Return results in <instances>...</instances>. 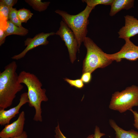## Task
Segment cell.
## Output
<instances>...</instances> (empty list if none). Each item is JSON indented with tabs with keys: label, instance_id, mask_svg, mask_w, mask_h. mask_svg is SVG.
I'll list each match as a JSON object with an SVG mask.
<instances>
[{
	"label": "cell",
	"instance_id": "cell-12",
	"mask_svg": "<svg viewBox=\"0 0 138 138\" xmlns=\"http://www.w3.org/2000/svg\"><path fill=\"white\" fill-rule=\"evenodd\" d=\"M109 123L115 131V138H138V132L134 130L126 131L120 127L113 120L110 119Z\"/></svg>",
	"mask_w": 138,
	"mask_h": 138
},
{
	"label": "cell",
	"instance_id": "cell-21",
	"mask_svg": "<svg viewBox=\"0 0 138 138\" xmlns=\"http://www.w3.org/2000/svg\"><path fill=\"white\" fill-rule=\"evenodd\" d=\"M55 135L54 136L55 138H67L62 133L61 131L58 123L57 125L55 128ZM94 134L89 135L86 138H94Z\"/></svg>",
	"mask_w": 138,
	"mask_h": 138
},
{
	"label": "cell",
	"instance_id": "cell-2",
	"mask_svg": "<svg viewBox=\"0 0 138 138\" xmlns=\"http://www.w3.org/2000/svg\"><path fill=\"white\" fill-rule=\"evenodd\" d=\"M18 79L19 83L24 84L27 87L29 105L35 109L33 120L42 122L41 103L42 101L48 100L45 94L46 89L42 88V83L37 76L32 73L22 71L18 75Z\"/></svg>",
	"mask_w": 138,
	"mask_h": 138
},
{
	"label": "cell",
	"instance_id": "cell-17",
	"mask_svg": "<svg viewBox=\"0 0 138 138\" xmlns=\"http://www.w3.org/2000/svg\"><path fill=\"white\" fill-rule=\"evenodd\" d=\"M17 14L18 19L21 23H27L33 15L30 10L24 8L17 10Z\"/></svg>",
	"mask_w": 138,
	"mask_h": 138
},
{
	"label": "cell",
	"instance_id": "cell-9",
	"mask_svg": "<svg viewBox=\"0 0 138 138\" xmlns=\"http://www.w3.org/2000/svg\"><path fill=\"white\" fill-rule=\"evenodd\" d=\"M25 113L22 111L18 119L10 124L5 125L0 132L1 138H14L21 135L23 132L25 120Z\"/></svg>",
	"mask_w": 138,
	"mask_h": 138
},
{
	"label": "cell",
	"instance_id": "cell-4",
	"mask_svg": "<svg viewBox=\"0 0 138 138\" xmlns=\"http://www.w3.org/2000/svg\"><path fill=\"white\" fill-rule=\"evenodd\" d=\"M83 42L87 49V53L83 61L82 73H91L97 68L107 66L113 61L90 38L87 37Z\"/></svg>",
	"mask_w": 138,
	"mask_h": 138
},
{
	"label": "cell",
	"instance_id": "cell-20",
	"mask_svg": "<svg viewBox=\"0 0 138 138\" xmlns=\"http://www.w3.org/2000/svg\"><path fill=\"white\" fill-rule=\"evenodd\" d=\"M64 79L71 86L77 88H82L84 86V83L80 79L73 80L66 77L64 78Z\"/></svg>",
	"mask_w": 138,
	"mask_h": 138
},
{
	"label": "cell",
	"instance_id": "cell-8",
	"mask_svg": "<svg viewBox=\"0 0 138 138\" xmlns=\"http://www.w3.org/2000/svg\"><path fill=\"white\" fill-rule=\"evenodd\" d=\"M55 34V33L53 32L48 33L42 32L37 34L33 38H27L24 41L26 48L20 53L14 55L11 58L16 60L20 59L24 57L30 50L40 45H47L49 43L47 40L48 37Z\"/></svg>",
	"mask_w": 138,
	"mask_h": 138
},
{
	"label": "cell",
	"instance_id": "cell-19",
	"mask_svg": "<svg viewBox=\"0 0 138 138\" xmlns=\"http://www.w3.org/2000/svg\"><path fill=\"white\" fill-rule=\"evenodd\" d=\"M17 11L16 8H12L9 9V19L16 26L21 27H22L21 23L19 20L17 15Z\"/></svg>",
	"mask_w": 138,
	"mask_h": 138
},
{
	"label": "cell",
	"instance_id": "cell-18",
	"mask_svg": "<svg viewBox=\"0 0 138 138\" xmlns=\"http://www.w3.org/2000/svg\"><path fill=\"white\" fill-rule=\"evenodd\" d=\"M114 0H82V1L87 4V5L94 8L95 7L98 5L111 6Z\"/></svg>",
	"mask_w": 138,
	"mask_h": 138
},
{
	"label": "cell",
	"instance_id": "cell-7",
	"mask_svg": "<svg viewBox=\"0 0 138 138\" xmlns=\"http://www.w3.org/2000/svg\"><path fill=\"white\" fill-rule=\"evenodd\" d=\"M125 43L119 52L109 54L106 53V56L113 61L120 62L123 59L130 61H135L138 59V46L135 45L130 39L124 40Z\"/></svg>",
	"mask_w": 138,
	"mask_h": 138
},
{
	"label": "cell",
	"instance_id": "cell-3",
	"mask_svg": "<svg viewBox=\"0 0 138 138\" xmlns=\"http://www.w3.org/2000/svg\"><path fill=\"white\" fill-rule=\"evenodd\" d=\"M94 9L87 5L84 10L75 15H71L59 9L55 11L61 17L62 20L74 33L78 42L79 51L82 43L87 37V26L89 24L88 18Z\"/></svg>",
	"mask_w": 138,
	"mask_h": 138
},
{
	"label": "cell",
	"instance_id": "cell-14",
	"mask_svg": "<svg viewBox=\"0 0 138 138\" xmlns=\"http://www.w3.org/2000/svg\"><path fill=\"white\" fill-rule=\"evenodd\" d=\"M5 31L6 36L12 34L25 36L28 34L29 31L22 26L20 27L16 26L8 20L7 21L6 27Z\"/></svg>",
	"mask_w": 138,
	"mask_h": 138
},
{
	"label": "cell",
	"instance_id": "cell-25",
	"mask_svg": "<svg viewBox=\"0 0 138 138\" xmlns=\"http://www.w3.org/2000/svg\"><path fill=\"white\" fill-rule=\"evenodd\" d=\"M94 138H100L105 135V134L100 132L99 128L96 126L95 129Z\"/></svg>",
	"mask_w": 138,
	"mask_h": 138
},
{
	"label": "cell",
	"instance_id": "cell-13",
	"mask_svg": "<svg viewBox=\"0 0 138 138\" xmlns=\"http://www.w3.org/2000/svg\"><path fill=\"white\" fill-rule=\"evenodd\" d=\"M134 2V0H114L111 6L110 16H114L122 9L128 10L133 7Z\"/></svg>",
	"mask_w": 138,
	"mask_h": 138
},
{
	"label": "cell",
	"instance_id": "cell-5",
	"mask_svg": "<svg viewBox=\"0 0 138 138\" xmlns=\"http://www.w3.org/2000/svg\"><path fill=\"white\" fill-rule=\"evenodd\" d=\"M138 106V86L133 85L112 94L109 106L111 110L125 112Z\"/></svg>",
	"mask_w": 138,
	"mask_h": 138
},
{
	"label": "cell",
	"instance_id": "cell-15",
	"mask_svg": "<svg viewBox=\"0 0 138 138\" xmlns=\"http://www.w3.org/2000/svg\"><path fill=\"white\" fill-rule=\"evenodd\" d=\"M25 1L33 9L39 12L45 10L50 3L49 1L42 2L41 0H26Z\"/></svg>",
	"mask_w": 138,
	"mask_h": 138
},
{
	"label": "cell",
	"instance_id": "cell-10",
	"mask_svg": "<svg viewBox=\"0 0 138 138\" xmlns=\"http://www.w3.org/2000/svg\"><path fill=\"white\" fill-rule=\"evenodd\" d=\"M27 92L22 93L20 96L19 101L15 107L9 110L0 109V124L2 126L9 124L10 120L19 113V110L24 105L29 102Z\"/></svg>",
	"mask_w": 138,
	"mask_h": 138
},
{
	"label": "cell",
	"instance_id": "cell-27",
	"mask_svg": "<svg viewBox=\"0 0 138 138\" xmlns=\"http://www.w3.org/2000/svg\"><path fill=\"white\" fill-rule=\"evenodd\" d=\"M14 138H28L26 132L24 131L23 133L20 136Z\"/></svg>",
	"mask_w": 138,
	"mask_h": 138
},
{
	"label": "cell",
	"instance_id": "cell-23",
	"mask_svg": "<svg viewBox=\"0 0 138 138\" xmlns=\"http://www.w3.org/2000/svg\"><path fill=\"white\" fill-rule=\"evenodd\" d=\"M17 0H1L0 4L6 6L10 9L13 8V6L17 3Z\"/></svg>",
	"mask_w": 138,
	"mask_h": 138
},
{
	"label": "cell",
	"instance_id": "cell-24",
	"mask_svg": "<svg viewBox=\"0 0 138 138\" xmlns=\"http://www.w3.org/2000/svg\"><path fill=\"white\" fill-rule=\"evenodd\" d=\"M132 113L134 117V127L138 130V113L136 111L133 110L132 109L129 110Z\"/></svg>",
	"mask_w": 138,
	"mask_h": 138
},
{
	"label": "cell",
	"instance_id": "cell-16",
	"mask_svg": "<svg viewBox=\"0 0 138 138\" xmlns=\"http://www.w3.org/2000/svg\"><path fill=\"white\" fill-rule=\"evenodd\" d=\"M9 9L6 6L0 4V27L5 29L9 19Z\"/></svg>",
	"mask_w": 138,
	"mask_h": 138
},
{
	"label": "cell",
	"instance_id": "cell-6",
	"mask_svg": "<svg viewBox=\"0 0 138 138\" xmlns=\"http://www.w3.org/2000/svg\"><path fill=\"white\" fill-rule=\"evenodd\" d=\"M55 34L59 35L67 47L71 62L73 63L76 59V54L79 51L78 43L74 33L63 20Z\"/></svg>",
	"mask_w": 138,
	"mask_h": 138
},
{
	"label": "cell",
	"instance_id": "cell-11",
	"mask_svg": "<svg viewBox=\"0 0 138 138\" xmlns=\"http://www.w3.org/2000/svg\"><path fill=\"white\" fill-rule=\"evenodd\" d=\"M124 17L125 25L120 29L118 33L119 38L125 40L138 34V19L133 16L129 15Z\"/></svg>",
	"mask_w": 138,
	"mask_h": 138
},
{
	"label": "cell",
	"instance_id": "cell-26",
	"mask_svg": "<svg viewBox=\"0 0 138 138\" xmlns=\"http://www.w3.org/2000/svg\"><path fill=\"white\" fill-rule=\"evenodd\" d=\"M6 37L5 30L0 28V46H1L5 42Z\"/></svg>",
	"mask_w": 138,
	"mask_h": 138
},
{
	"label": "cell",
	"instance_id": "cell-1",
	"mask_svg": "<svg viewBox=\"0 0 138 138\" xmlns=\"http://www.w3.org/2000/svg\"><path fill=\"white\" fill-rule=\"evenodd\" d=\"M17 65L13 61L5 66L0 73V109H5L10 107L16 95L23 88L18 81L16 71Z\"/></svg>",
	"mask_w": 138,
	"mask_h": 138
},
{
	"label": "cell",
	"instance_id": "cell-22",
	"mask_svg": "<svg viewBox=\"0 0 138 138\" xmlns=\"http://www.w3.org/2000/svg\"><path fill=\"white\" fill-rule=\"evenodd\" d=\"M91 73L89 72L82 73L80 79L84 83L87 84L90 82L92 78Z\"/></svg>",
	"mask_w": 138,
	"mask_h": 138
}]
</instances>
